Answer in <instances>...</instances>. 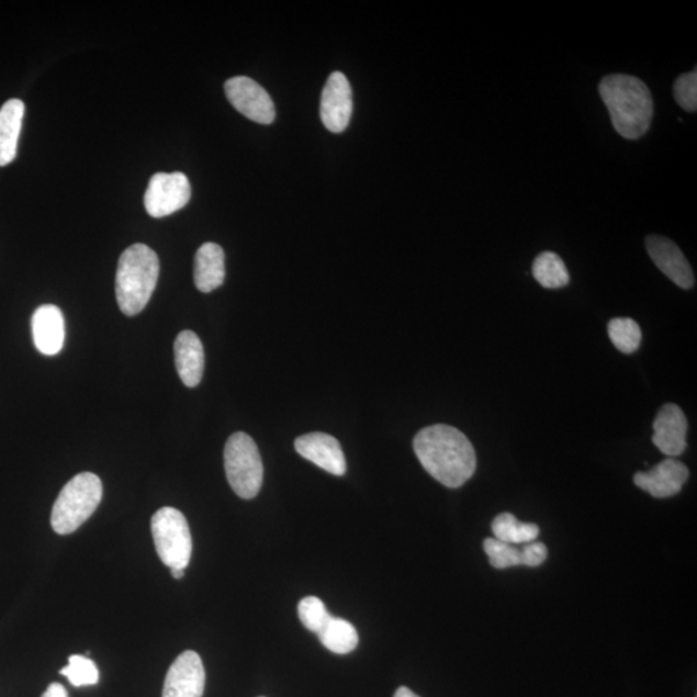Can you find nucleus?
I'll return each mask as SVG.
<instances>
[{"mask_svg": "<svg viewBox=\"0 0 697 697\" xmlns=\"http://www.w3.org/2000/svg\"><path fill=\"white\" fill-rule=\"evenodd\" d=\"M205 672L202 659L194 651H186L168 670L164 697H202Z\"/></svg>", "mask_w": 697, "mask_h": 697, "instance_id": "10", "label": "nucleus"}, {"mask_svg": "<svg viewBox=\"0 0 697 697\" xmlns=\"http://www.w3.org/2000/svg\"><path fill=\"white\" fill-rule=\"evenodd\" d=\"M319 641L334 654L347 655L357 649L359 636L353 623L340 618H331L318 634Z\"/></svg>", "mask_w": 697, "mask_h": 697, "instance_id": "19", "label": "nucleus"}, {"mask_svg": "<svg viewBox=\"0 0 697 697\" xmlns=\"http://www.w3.org/2000/svg\"><path fill=\"white\" fill-rule=\"evenodd\" d=\"M353 113V93L347 77L340 71L333 72L323 88L321 119L328 131L340 134L347 130Z\"/></svg>", "mask_w": 697, "mask_h": 697, "instance_id": "9", "label": "nucleus"}, {"mask_svg": "<svg viewBox=\"0 0 697 697\" xmlns=\"http://www.w3.org/2000/svg\"><path fill=\"white\" fill-rule=\"evenodd\" d=\"M171 575L176 578V580H180L183 576H186V570H179V569H171Z\"/></svg>", "mask_w": 697, "mask_h": 697, "instance_id": "30", "label": "nucleus"}, {"mask_svg": "<svg viewBox=\"0 0 697 697\" xmlns=\"http://www.w3.org/2000/svg\"><path fill=\"white\" fill-rule=\"evenodd\" d=\"M394 697H420L417 696L414 692H411L407 687H400L397 692H395Z\"/></svg>", "mask_w": 697, "mask_h": 697, "instance_id": "29", "label": "nucleus"}, {"mask_svg": "<svg viewBox=\"0 0 697 697\" xmlns=\"http://www.w3.org/2000/svg\"><path fill=\"white\" fill-rule=\"evenodd\" d=\"M645 248L662 273L684 290L693 289L695 276L684 252L673 240L660 236L645 238Z\"/></svg>", "mask_w": 697, "mask_h": 697, "instance_id": "11", "label": "nucleus"}, {"mask_svg": "<svg viewBox=\"0 0 697 697\" xmlns=\"http://www.w3.org/2000/svg\"><path fill=\"white\" fill-rule=\"evenodd\" d=\"M175 363L179 376L188 387L201 383L204 371L203 344L193 331H182L175 341Z\"/></svg>", "mask_w": 697, "mask_h": 697, "instance_id": "16", "label": "nucleus"}, {"mask_svg": "<svg viewBox=\"0 0 697 697\" xmlns=\"http://www.w3.org/2000/svg\"><path fill=\"white\" fill-rule=\"evenodd\" d=\"M225 281V254L216 244H204L198 249L194 260V282L196 289L210 293Z\"/></svg>", "mask_w": 697, "mask_h": 697, "instance_id": "17", "label": "nucleus"}, {"mask_svg": "<svg viewBox=\"0 0 697 697\" xmlns=\"http://www.w3.org/2000/svg\"><path fill=\"white\" fill-rule=\"evenodd\" d=\"M297 611L303 626L317 636L333 618V615L327 611L325 604L317 597H305L301 599Z\"/></svg>", "mask_w": 697, "mask_h": 697, "instance_id": "25", "label": "nucleus"}, {"mask_svg": "<svg viewBox=\"0 0 697 697\" xmlns=\"http://www.w3.org/2000/svg\"><path fill=\"white\" fill-rule=\"evenodd\" d=\"M60 673L75 687L97 685L100 678L97 664L91 659L80 655L70 656L69 665L63 667Z\"/></svg>", "mask_w": 697, "mask_h": 697, "instance_id": "24", "label": "nucleus"}, {"mask_svg": "<svg viewBox=\"0 0 697 697\" xmlns=\"http://www.w3.org/2000/svg\"><path fill=\"white\" fill-rule=\"evenodd\" d=\"M494 537L510 546H524L538 539L540 528L535 524L520 522L510 513H502L493 520Z\"/></svg>", "mask_w": 697, "mask_h": 697, "instance_id": "20", "label": "nucleus"}, {"mask_svg": "<svg viewBox=\"0 0 697 697\" xmlns=\"http://www.w3.org/2000/svg\"><path fill=\"white\" fill-rule=\"evenodd\" d=\"M522 548L525 552V566L539 567L547 561L548 549L542 542H527Z\"/></svg>", "mask_w": 697, "mask_h": 697, "instance_id": "27", "label": "nucleus"}, {"mask_svg": "<svg viewBox=\"0 0 697 697\" xmlns=\"http://www.w3.org/2000/svg\"><path fill=\"white\" fill-rule=\"evenodd\" d=\"M688 468L684 462L670 458L651 469L634 475L637 487L656 498L676 496L688 480Z\"/></svg>", "mask_w": 697, "mask_h": 697, "instance_id": "13", "label": "nucleus"}, {"mask_svg": "<svg viewBox=\"0 0 697 697\" xmlns=\"http://www.w3.org/2000/svg\"><path fill=\"white\" fill-rule=\"evenodd\" d=\"M532 274L544 289H562L570 283L566 263L554 252H542L533 261Z\"/></svg>", "mask_w": 697, "mask_h": 697, "instance_id": "21", "label": "nucleus"}, {"mask_svg": "<svg viewBox=\"0 0 697 697\" xmlns=\"http://www.w3.org/2000/svg\"><path fill=\"white\" fill-rule=\"evenodd\" d=\"M24 114V102L18 99L7 101L0 109V167L10 165L18 156V144Z\"/></svg>", "mask_w": 697, "mask_h": 697, "instance_id": "18", "label": "nucleus"}, {"mask_svg": "<svg viewBox=\"0 0 697 697\" xmlns=\"http://www.w3.org/2000/svg\"><path fill=\"white\" fill-rule=\"evenodd\" d=\"M688 423L684 411L673 403L660 408L654 421L652 442L666 457L677 458L687 447Z\"/></svg>", "mask_w": 697, "mask_h": 697, "instance_id": "14", "label": "nucleus"}, {"mask_svg": "<svg viewBox=\"0 0 697 697\" xmlns=\"http://www.w3.org/2000/svg\"><path fill=\"white\" fill-rule=\"evenodd\" d=\"M33 339L44 356L60 353L65 341V321L60 307L42 305L32 318Z\"/></svg>", "mask_w": 697, "mask_h": 697, "instance_id": "15", "label": "nucleus"}, {"mask_svg": "<svg viewBox=\"0 0 697 697\" xmlns=\"http://www.w3.org/2000/svg\"><path fill=\"white\" fill-rule=\"evenodd\" d=\"M102 482L97 474L80 473L65 484L54 505L50 525L58 535L76 532L99 508Z\"/></svg>", "mask_w": 697, "mask_h": 697, "instance_id": "4", "label": "nucleus"}, {"mask_svg": "<svg viewBox=\"0 0 697 697\" xmlns=\"http://www.w3.org/2000/svg\"><path fill=\"white\" fill-rule=\"evenodd\" d=\"M484 552L488 555L491 566L497 570H505L515 566H525V552L522 546L506 544L495 538H490L483 542Z\"/></svg>", "mask_w": 697, "mask_h": 697, "instance_id": "23", "label": "nucleus"}, {"mask_svg": "<svg viewBox=\"0 0 697 697\" xmlns=\"http://www.w3.org/2000/svg\"><path fill=\"white\" fill-rule=\"evenodd\" d=\"M227 481L234 493L245 501L259 495L263 481V465L258 446L244 431L234 432L224 450Z\"/></svg>", "mask_w": 697, "mask_h": 697, "instance_id": "5", "label": "nucleus"}, {"mask_svg": "<svg viewBox=\"0 0 697 697\" xmlns=\"http://www.w3.org/2000/svg\"><path fill=\"white\" fill-rule=\"evenodd\" d=\"M608 336L616 349L623 355H632L642 341L641 327L630 318H615L608 323Z\"/></svg>", "mask_w": 697, "mask_h": 697, "instance_id": "22", "label": "nucleus"}, {"mask_svg": "<svg viewBox=\"0 0 697 697\" xmlns=\"http://www.w3.org/2000/svg\"><path fill=\"white\" fill-rule=\"evenodd\" d=\"M159 259L146 245L136 244L124 251L116 270L115 293L120 310L135 317L148 305L159 278Z\"/></svg>", "mask_w": 697, "mask_h": 697, "instance_id": "3", "label": "nucleus"}, {"mask_svg": "<svg viewBox=\"0 0 697 697\" xmlns=\"http://www.w3.org/2000/svg\"><path fill=\"white\" fill-rule=\"evenodd\" d=\"M673 92L674 99L682 109L688 113H695L697 109V70L678 77L674 83Z\"/></svg>", "mask_w": 697, "mask_h": 697, "instance_id": "26", "label": "nucleus"}, {"mask_svg": "<svg viewBox=\"0 0 697 697\" xmlns=\"http://www.w3.org/2000/svg\"><path fill=\"white\" fill-rule=\"evenodd\" d=\"M192 196V187L186 175L157 173L149 181L144 203L151 217L160 218L186 207Z\"/></svg>", "mask_w": 697, "mask_h": 697, "instance_id": "7", "label": "nucleus"}, {"mask_svg": "<svg viewBox=\"0 0 697 697\" xmlns=\"http://www.w3.org/2000/svg\"><path fill=\"white\" fill-rule=\"evenodd\" d=\"M295 449L301 457L329 474L341 476L347 473V460L339 440L326 432L315 431L299 437Z\"/></svg>", "mask_w": 697, "mask_h": 697, "instance_id": "12", "label": "nucleus"}, {"mask_svg": "<svg viewBox=\"0 0 697 697\" xmlns=\"http://www.w3.org/2000/svg\"><path fill=\"white\" fill-rule=\"evenodd\" d=\"M42 697H69L66 689L60 684H50L46 689V693Z\"/></svg>", "mask_w": 697, "mask_h": 697, "instance_id": "28", "label": "nucleus"}, {"mask_svg": "<svg viewBox=\"0 0 697 697\" xmlns=\"http://www.w3.org/2000/svg\"><path fill=\"white\" fill-rule=\"evenodd\" d=\"M414 450L425 471L449 488L461 487L476 469L471 440L450 425H431L418 431Z\"/></svg>", "mask_w": 697, "mask_h": 697, "instance_id": "1", "label": "nucleus"}, {"mask_svg": "<svg viewBox=\"0 0 697 697\" xmlns=\"http://www.w3.org/2000/svg\"><path fill=\"white\" fill-rule=\"evenodd\" d=\"M598 91L619 135L638 139L649 131L654 116V101L649 87L640 78L606 76L600 80Z\"/></svg>", "mask_w": 697, "mask_h": 697, "instance_id": "2", "label": "nucleus"}, {"mask_svg": "<svg viewBox=\"0 0 697 697\" xmlns=\"http://www.w3.org/2000/svg\"><path fill=\"white\" fill-rule=\"evenodd\" d=\"M154 544L167 567L186 570L192 560L193 540L186 516L166 506L151 518Z\"/></svg>", "mask_w": 697, "mask_h": 697, "instance_id": "6", "label": "nucleus"}, {"mask_svg": "<svg viewBox=\"0 0 697 697\" xmlns=\"http://www.w3.org/2000/svg\"><path fill=\"white\" fill-rule=\"evenodd\" d=\"M225 93L231 104L246 119L260 124L276 120V106L270 94L248 77H234L225 83Z\"/></svg>", "mask_w": 697, "mask_h": 697, "instance_id": "8", "label": "nucleus"}]
</instances>
